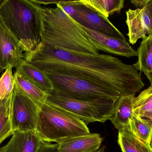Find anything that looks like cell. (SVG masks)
Segmentation results:
<instances>
[{
	"label": "cell",
	"mask_w": 152,
	"mask_h": 152,
	"mask_svg": "<svg viewBox=\"0 0 152 152\" xmlns=\"http://www.w3.org/2000/svg\"><path fill=\"white\" fill-rule=\"evenodd\" d=\"M24 59L45 74L70 76L110 87L121 96L134 95L144 87L134 65L111 55L85 53L42 43Z\"/></svg>",
	"instance_id": "1"
},
{
	"label": "cell",
	"mask_w": 152,
	"mask_h": 152,
	"mask_svg": "<svg viewBox=\"0 0 152 152\" xmlns=\"http://www.w3.org/2000/svg\"><path fill=\"white\" fill-rule=\"evenodd\" d=\"M42 43L47 47H58L85 53L99 54L90 42L80 25L62 9L42 7Z\"/></svg>",
	"instance_id": "2"
},
{
	"label": "cell",
	"mask_w": 152,
	"mask_h": 152,
	"mask_svg": "<svg viewBox=\"0 0 152 152\" xmlns=\"http://www.w3.org/2000/svg\"><path fill=\"white\" fill-rule=\"evenodd\" d=\"M42 8L32 0H0V20L25 53L42 43Z\"/></svg>",
	"instance_id": "3"
},
{
	"label": "cell",
	"mask_w": 152,
	"mask_h": 152,
	"mask_svg": "<svg viewBox=\"0 0 152 152\" xmlns=\"http://www.w3.org/2000/svg\"><path fill=\"white\" fill-rule=\"evenodd\" d=\"M36 131L43 142L51 143L90 133L80 119L46 103L39 109Z\"/></svg>",
	"instance_id": "4"
},
{
	"label": "cell",
	"mask_w": 152,
	"mask_h": 152,
	"mask_svg": "<svg viewBox=\"0 0 152 152\" xmlns=\"http://www.w3.org/2000/svg\"><path fill=\"white\" fill-rule=\"evenodd\" d=\"M118 99L79 101L71 99L53 89L48 94L45 103L75 115L87 125L95 122L104 123L110 120L113 115Z\"/></svg>",
	"instance_id": "5"
},
{
	"label": "cell",
	"mask_w": 152,
	"mask_h": 152,
	"mask_svg": "<svg viewBox=\"0 0 152 152\" xmlns=\"http://www.w3.org/2000/svg\"><path fill=\"white\" fill-rule=\"evenodd\" d=\"M45 75L51 82L54 90L71 99L88 101L101 99H118L121 96L118 92L110 87L75 77Z\"/></svg>",
	"instance_id": "6"
},
{
	"label": "cell",
	"mask_w": 152,
	"mask_h": 152,
	"mask_svg": "<svg viewBox=\"0 0 152 152\" xmlns=\"http://www.w3.org/2000/svg\"><path fill=\"white\" fill-rule=\"evenodd\" d=\"M67 14L80 25L100 34L126 40L124 35L111 23L108 18L78 0L72 1L65 7Z\"/></svg>",
	"instance_id": "7"
},
{
	"label": "cell",
	"mask_w": 152,
	"mask_h": 152,
	"mask_svg": "<svg viewBox=\"0 0 152 152\" xmlns=\"http://www.w3.org/2000/svg\"><path fill=\"white\" fill-rule=\"evenodd\" d=\"M40 108L15 85L11 101V122L13 132L36 131Z\"/></svg>",
	"instance_id": "8"
},
{
	"label": "cell",
	"mask_w": 152,
	"mask_h": 152,
	"mask_svg": "<svg viewBox=\"0 0 152 152\" xmlns=\"http://www.w3.org/2000/svg\"><path fill=\"white\" fill-rule=\"evenodd\" d=\"M80 26L90 42L99 51L127 58L137 56V51L126 40L108 36Z\"/></svg>",
	"instance_id": "9"
},
{
	"label": "cell",
	"mask_w": 152,
	"mask_h": 152,
	"mask_svg": "<svg viewBox=\"0 0 152 152\" xmlns=\"http://www.w3.org/2000/svg\"><path fill=\"white\" fill-rule=\"evenodd\" d=\"M24 49L19 41L0 20V68H16L24 57Z\"/></svg>",
	"instance_id": "10"
},
{
	"label": "cell",
	"mask_w": 152,
	"mask_h": 152,
	"mask_svg": "<svg viewBox=\"0 0 152 152\" xmlns=\"http://www.w3.org/2000/svg\"><path fill=\"white\" fill-rule=\"evenodd\" d=\"M126 23L128 27L127 35L129 43L135 44L138 39L143 38L149 34L151 22L150 17L144 8L129 9L126 12Z\"/></svg>",
	"instance_id": "11"
},
{
	"label": "cell",
	"mask_w": 152,
	"mask_h": 152,
	"mask_svg": "<svg viewBox=\"0 0 152 152\" xmlns=\"http://www.w3.org/2000/svg\"><path fill=\"white\" fill-rule=\"evenodd\" d=\"M43 141L36 131L13 132L8 143L0 152H38Z\"/></svg>",
	"instance_id": "12"
},
{
	"label": "cell",
	"mask_w": 152,
	"mask_h": 152,
	"mask_svg": "<svg viewBox=\"0 0 152 152\" xmlns=\"http://www.w3.org/2000/svg\"><path fill=\"white\" fill-rule=\"evenodd\" d=\"M103 139L96 133L65 139L58 144L57 152H97Z\"/></svg>",
	"instance_id": "13"
},
{
	"label": "cell",
	"mask_w": 152,
	"mask_h": 152,
	"mask_svg": "<svg viewBox=\"0 0 152 152\" xmlns=\"http://www.w3.org/2000/svg\"><path fill=\"white\" fill-rule=\"evenodd\" d=\"M134 95L120 96L117 104L113 115L110 118L118 130L130 129V123L134 112Z\"/></svg>",
	"instance_id": "14"
},
{
	"label": "cell",
	"mask_w": 152,
	"mask_h": 152,
	"mask_svg": "<svg viewBox=\"0 0 152 152\" xmlns=\"http://www.w3.org/2000/svg\"><path fill=\"white\" fill-rule=\"evenodd\" d=\"M15 68L16 71L26 78L47 94L53 90L52 84L45 74L29 64L24 58Z\"/></svg>",
	"instance_id": "15"
},
{
	"label": "cell",
	"mask_w": 152,
	"mask_h": 152,
	"mask_svg": "<svg viewBox=\"0 0 152 152\" xmlns=\"http://www.w3.org/2000/svg\"><path fill=\"white\" fill-rule=\"evenodd\" d=\"M138 60L134 67L143 72L152 84V34L142 38L137 49Z\"/></svg>",
	"instance_id": "16"
},
{
	"label": "cell",
	"mask_w": 152,
	"mask_h": 152,
	"mask_svg": "<svg viewBox=\"0 0 152 152\" xmlns=\"http://www.w3.org/2000/svg\"><path fill=\"white\" fill-rule=\"evenodd\" d=\"M118 143L122 152H152L151 145L140 140L129 128L119 130Z\"/></svg>",
	"instance_id": "17"
},
{
	"label": "cell",
	"mask_w": 152,
	"mask_h": 152,
	"mask_svg": "<svg viewBox=\"0 0 152 152\" xmlns=\"http://www.w3.org/2000/svg\"><path fill=\"white\" fill-rule=\"evenodd\" d=\"M13 76L17 87L33 100L39 108L45 103L48 95L46 93L20 73L16 71Z\"/></svg>",
	"instance_id": "18"
},
{
	"label": "cell",
	"mask_w": 152,
	"mask_h": 152,
	"mask_svg": "<svg viewBox=\"0 0 152 152\" xmlns=\"http://www.w3.org/2000/svg\"><path fill=\"white\" fill-rule=\"evenodd\" d=\"M95 10L105 18L115 12H119L124 6V0H78Z\"/></svg>",
	"instance_id": "19"
},
{
	"label": "cell",
	"mask_w": 152,
	"mask_h": 152,
	"mask_svg": "<svg viewBox=\"0 0 152 152\" xmlns=\"http://www.w3.org/2000/svg\"><path fill=\"white\" fill-rule=\"evenodd\" d=\"M12 97V95L0 100V145L13 134L11 122Z\"/></svg>",
	"instance_id": "20"
},
{
	"label": "cell",
	"mask_w": 152,
	"mask_h": 152,
	"mask_svg": "<svg viewBox=\"0 0 152 152\" xmlns=\"http://www.w3.org/2000/svg\"><path fill=\"white\" fill-rule=\"evenodd\" d=\"M134 112L152 122V84L134 99Z\"/></svg>",
	"instance_id": "21"
},
{
	"label": "cell",
	"mask_w": 152,
	"mask_h": 152,
	"mask_svg": "<svg viewBox=\"0 0 152 152\" xmlns=\"http://www.w3.org/2000/svg\"><path fill=\"white\" fill-rule=\"evenodd\" d=\"M130 129L140 140L150 145L152 137V122L134 113L130 123Z\"/></svg>",
	"instance_id": "22"
},
{
	"label": "cell",
	"mask_w": 152,
	"mask_h": 152,
	"mask_svg": "<svg viewBox=\"0 0 152 152\" xmlns=\"http://www.w3.org/2000/svg\"><path fill=\"white\" fill-rule=\"evenodd\" d=\"M15 85L12 68L8 67L0 78V100L9 98L12 95Z\"/></svg>",
	"instance_id": "23"
},
{
	"label": "cell",
	"mask_w": 152,
	"mask_h": 152,
	"mask_svg": "<svg viewBox=\"0 0 152 152\" xmlns=\"http://www.w3.org/2000/svg\"><path fill=\"white\" fill-rule=\"evenodd\" d=\"M58 148V143L53 144L44 142L38 152H57Z\"/></svg>",
	"instance_id": "24"
},
{
	"label": "cell",
	"mask_w": 152,
	"mask_h": 152,
	"mask_svg": "<svg viewBox=\"0 0 152 152\" xmlns=\"http://www.w3.org/2000/svg\"><path fill=\"white\" fill-rule=\"evenodd\" d=\"M144 8L150 17V20H151V28L149 31V35L152 34V0H149Z\"/></svg>",
	"instance_id": "25"
},
{
	"label": "cell",
	"mask_w": 152,
	"mask_h": 152,
	"mask_svg": "<svg viewBox=\"0 0 152 152\" xmlns=\"http://www.w3.org/2000/svg\"><path fill=\"white\" fill-rule=\"evenodd\" d=\"M148 1L149 0H133L130 1V2L136 7L142 9L145 6Z\"/></svg>",
	"instance_id": "26"
},
{
	"label": "cell",
	"mask_w": 152,
	"mask_h": 152,
	"mask_svg": "<svg viewBox=\"0 0 152 152\" xmlns=\"http://www.w3.org/2000/svg\"><path fill=\"white\" fill-rule=\"evenodd\" d=\"M34 2L37 4L41 5V4H60L62 1H40V0H32Z\"/></svg>",
	"instance_id": "27"
},
{
	"label": "cell",
	"mask_w": 152,
	"mask_h": 152,
	"mask_svg": "<svg viewBox=\"0 0 152 152\" xmlns=\"http://www.w3.org/2000/svg\"><path fill=\"white\" fill-rule=\"evenodd\" d=\"M150 145H151V147L152 149V137L151 138V143H150Z\"/></svg>",
	"instance_id": "28"
},
{
	"label": "cell",
	"mask_w": 152,
	"mask_h": 152,
	"mask_svg": "<svg viewBox=\"0 0 152 152\" xmlns=\"http://www.w3.org/2000/svg\"><path fill=\"white\" fill-rule=\"evenodd\" d=\"M102 149H100V150H99V151H97V152H102Z\"/></svg>",
	"instance_id": "29"
},
{
	"label": "cell",
	"mask_w": 152,
	"mask_h": 152,
	"mask_svg": "<svg viewBox=\"0 0 152 152\" xmlns=\"http://www.w3.org/2000/svg\"><path fill=\"white\" fill-rule=\"evenodd\" d=\"M3 71V70L1 68H0V73H1V72L2 71Z\"/></svg>",
	"instance_id": "30"
},
{
	"label": "cell",
	"mask_w": 152,
	"mask_h": 152,
	"mask_svg": "<svg viewBox=\"0 0 152 152\" xmlns=\"http://www.w3.org/2000/svg\"><path fill=\"white\" fill-rule=\"evenodd\" d=\"M104 149L103 150V151H102V152H104Z\"/></svg>",
	"instance_id": "31"
},
{
	"label": "cell",
	"mask_w": 152,
	"mask_h": 152,
	"mask_svg": "<svg viewBox=\"0 0 152 152\" xmlns=\"http://www.w3.org/2000/svg\"><path fill=\"white\" fill-rule=\"evenodd\" d=\"M104 149V148H102V151H103V150Z\"/></svg>",
	"instance_id": "32"
}]
</instances>
